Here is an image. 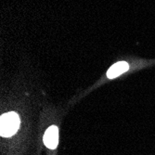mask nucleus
<instances>
[{
    "label": "nucleus",
    "instance_id": "1",
    "mask_svg": "<svg viewBox=\"0 0 155 155\" xmlns=\"http://www.w3.org/2000/svg\"><path fill=\"white\" fill-rule=\"evenodd\" d=\"M20 117L14 111L7 112L0 118V135L3 137H9L15 135L20 127Z\"/></svg>",
    "mask_w": 155,
    "mask_h": 155
},
{
    "label": "nucleus",
    "instance_id": "2",
    "mask_svg": "<svg viewBox=\"0 0 155 155\" xmlns=\"http://www.w3.org/2000/svg\"><path fill=\"white\" fill-rule=\"evenodd\" d=\"M59 143V129L56 125L48 127L44 135V144L47 148L54 150L57 148Z\"/></svg>",
    "mask_w": 155,
    "mask_h": 155
},
{
    "label": "nucleus",
    "instance_id": "3",
    "mask_svg": "<svg viewBox=\"0 0 155 155\" xmlns=\"http://www.w3.org/2000/svg\"><path fill=\"white\" fill-rule=\"evenodd\" d=\"M128 68H129V65L125 61H119L117 63H114L107 71V77L110 79L116 78L117 76L125 73L128 70Z\"/></svg>",
    "mask_w": 155,
    "mask_h": 155
}]
</instances>
